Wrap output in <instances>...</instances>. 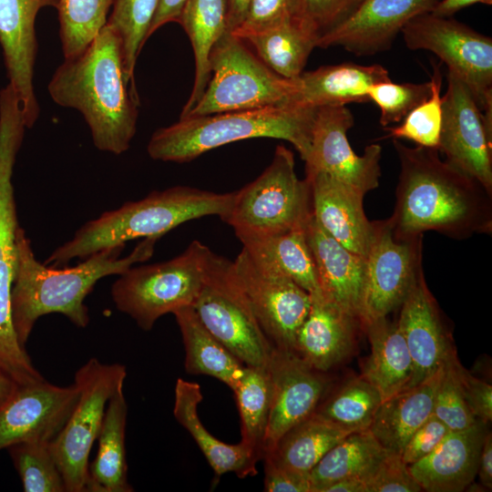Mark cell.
Instances as JSON below:
<instances>
[{"label":"cell","instance_id":"obj_26","mask_svg":"<svg viewBox=\"0 0 492 492\" xmlns=\"http://www.w3.org/2000/svg\"><path fill=\"white\" fill-rule=\"evenodd\" d=\"M381 65L363 66L347 62L323 66L302 72L296 80V90L289 106L318 108L370 101L368 90L375 83L389 80Z\"/></svg>","mask_w":492,"mask_h":492},{"label":"cell","instance_id":"obj_3","mask_svg":"<svg viewBox=\"0 0 492 492\" xmlns=\"http://www.w3.org/2000/svg\"><path fill=\"white\" fill-rule=\"evenodd\" d=\"M159 237L144 238L128 255L119 258L125 244L99 251L74 267L56 269L39 262L26 231H16V270L11 292L13 325L19 343H26L37 319L49 313L65 315L77 327L89 323L84 301L102 278L119 275L149 260Z\"/></svg>","mask_w":492,"mask_h":492},{"label":"cell","instance_id":"obj_10","mask_svg":"<svg viewBox=\"0 0 492 492\" xmlns=\"http://www.w3.org/2000/svg\"><path fill=\"white\" fill-rule=\"evenodd\" d=\"M191 307L205 328L245 366L267 367L274 346L241 292L232 261L210 251Z\"/></svg>","mask_w":492,"mask_h":492},{"label":"cell","instance_id":"obj_56","mask_svg":"<svg viewBox=\"0 0 492 492\" xmlns=\"http://www.w3.org/2000/svg\"><path fill=\"white\" fill-rule=\"evenodd\" d=\"M17 384L0 372V406H2L16 389Z\"/></svg>","mask_w":492,"mask_h":492},{"label":"cell","instance_id":"obj_43","mask_svg":"<svg viewBox=\"0 0 492 492\" xmlns=\"http://www.w3.org/2000/svg\"><path fill=\"white\" fill-rule=\"evenodd\" d=\"M458 361L453 351L443 364L434 398L433 415L450 431L466 430L477 421L463 395L456 369Z\"/></svg>","mask_w":492,"mask_h":492},{"label":"cell","instance_id":"obj_12","mask_svg":"<svg viewBox=\"0 0 492 492\" xmlns=\"http://www.w3.org/2000/svg\"><path fill=\"white\" fill-rule=\"evenodd\" d=\"M401 33L411 50H427L462 81L486 116H492V39L451 17L431 12L408 21Z\"/></svg>","mask_w":492,"mask_h":492},{"label":"cell","instance_id":"obj_20","mask_svg":"<svg viewBox=\"0 0 492 492\" xmlns=\"http://www.w3.org/2000/svg\"><path fill=\"white\" fill-rule=\"evenodd\" d=\"M438 0H364L334 30L321 37L317 47L343 46L357 56L389 49L413 17L431 12Z\"/></svg>","mask_w":492,"mask_h":492},{"label":"cell","instance_id":"obj_23","mask_svg":"<svg viewBox=\"0 0 492 492\" xmlns=\"http://www.w3.org/2000/svg\"><path fill=\"white\" fill-rule=\"evenodd\" d=\"M400 307L396 323L413 362V387L434 375L455 350L423 272Z\"/></svg>","mask_w":492,"mask_h":492},{"label":"cell","instance_id":"obj_52","mask_svg":"<svg viewBox=\"0 0 492 492\" xmlns=\"http://www.w3.org/2000/svg\"><path fill=\"white\" fill-rule=\"evenodd\" d=\"M477 475L483 487L492 488V435L487 431L485 436L479 456Z\"/></svg>","mask_w":492,"mask_h":492},{"label":"cell","instance_id":"obj_5","mask_svg":"<svg viewBox=\"0 0 492 492\" xmlns=\"http://www.w3.org/2000/svg\"><path fill=\"white\" fill-rule=\"evenodd\" d=\"M315 111L283 106L186 117L157 129L147 151L156 160L183 163L223 145L272 138L290 142L305 160Z\"/></svg>","mask_w":492,"mask_h":492},{"label":"cell","instance_id":"obj_40","mask_svg":"<svg viewBox=\"0 0 492 492\" xmlns=\"http://www.w3.org/2000/svg\"><path fill=\"white\" fill-rule=\"evenodd\" d=\"M158 5L159 0H112L113 10L107 23L120 38L126 77L134 89L137 58L149 38Z\"/></svg>","mask_w":492,"mask_h":492},{"label":"cell","instance_id":"obj_34","mask_svg":"<svg viewBox=\"0 0 492 492\" xmlns=\"http://www.w3.org/2000/svg\"><path fill=\"white\" fill-rule=\"evenodd\" d=\"M255 49L257 56L277 75L297 78L308 57L317 47V36L297 16L268 30L242 39Z\"/></svg>","mask_w":492,"mask_h":492},{"label":"cell","instance_id":"obj_35","mask_svg":"<svg viewBox=\"0 0 492 492\" xmlns=\"http://www.w3.org/2000/svg\"><path fill=\"white\" fill-rule=\"evenodd\" d=\"M348 435L313 413L288 430L262 460L310 476L323 456Z\"/></svg>","mask_w":492,"mask_h":492},{"label":"cell","instance_id":"obj_19","mask_svg":"<svg viewBox=\"0 0 492 492\" xmlns=\"http://www.w3.org/2000/svg\"><path fill=\"white\" fill-rule=\"evenodd\" d=\"M58 0H0V45L9 84L15 89L26 128L37 120L40 108L34 88L37 51L35 24L38 12L56 7Z\"/></svg>","mask_w":492,"mask_h":492},{"label":"cell","instance_id":"obj_38","mask_svg":"<svg viewBox=\"0 0 492 492\" xmlns=\"http://www.w3.org/2000/svg\"><path fill=\"white\" fill-rule=\"evenodd\" d=\"M232 391L241 418V442L251 448L261 460L271 404L267 367L246 366Z\"/></svg>","mask_w":492,"mask_h":492},{"label":"cell","instance_id":"obj_46","mask_svg":"<svg viewBox=\"0 0 492 492\" xmlns=\"http://www.w3.org/2000/svg\"><path fill=\"white\" fill-rule=\"evenodd\" d=\"M292 16H295L294 0H249L241 24L231 34L244 39Z\"/></svg>","mask_w":492,"mask_h":492},{"label":"cell","instance_id":"obj_1","mask_svg":"<svg viewBox=\"0 0 492 492\" xmlns=\"http://www.w3.org/2000/svg\"><path fill=\"white\" fill-rule=\"evenodd\" d=\"M393 145L400 174L388 220L396 238L427 231L456 240L491 233L492 195L477 180L443 160L436 149L411 148L395 138Z\"/></svg>","mask_w":492,"mask_h":492},{"label":"cell","instance_id":"obj_53","mask_svg":"<svg viewBox=\"0 0 492 492\" xmlns=\"http://www.w3.org/2000/svg\"><path fill=\"white\" fill-rule=\"evenodd\" d=\"M478 3L491 5L492 0H438L431 13L438 16L450 17L457 11Z\"/></svg>","mask_w":492,"mask_h":492},{"label":"cell","instance_id":"obj_49","mask_svg":"<svg viewBox=\"0 0 492 492\" xmlns=\"http://www.w3.org/2000/svg\"><path fill=\"white\" fill-rule=\"evenodd\" d=\"M457 374L466 405L476 419L488 424L492 420V385L475 377L458 361Z\"/></svg>","mask_w":492,"mask_h":492},{"label":"cell","instance_id":"obj_51","mask_svg":"<svg viewBox=\"0 0 492 492\" xmlns=\"http://www.w3.org/2000/svg\"><path fill=\"white\" fill-rule=\"evenodd\" d=\"M186 1L159 0L158 8L149 31V37L159 27L169 22L179 23Z\"/></svg>","mask_w":492,"mask_h":492},{"label":"cell","instance_id":"obj_6","mask_svg":"<svg viewBox=\"0 0 492 492\" xmlns=\"http://www.w3.org/2000/svg\"><path fill=\"white\" fill-rule=\"evenodd\" d=\"M26 125L21 106L12 95L0 97V372L17 385L42 378L17 339L11 313V292L16 270V216L13 169Z\"/></svg>","mask_w":492,"mask_h":492},{"label":"cell","instance_id":"obj_31","mask_svg":"<svg viewBox=\"0 0 492 492\" xmlns=\"http://www.w3.org/2000/svg\"><path fill=\"white\" fill-rule=\"evenodd\" d=\"M128 405L123 388L109 399L103 418L95 459L89 463V492H131L128 480L125 434Z\"/></svg>","mask_w":492,"mask_h":492},{"label":"cell","instance_id":"obj_36","mask_svg":"<svg viewBox=\"0 0 492 492\" xmlns=\"http://www.w3.org/2000/svg\"><path fill=\"white\" fill-rule=\"evenodd\" d=\"M388 453L370 430L349 434L311 470L313 492L343 478L364 479Z\"/></svg>","mask_w":492,"mask_h":492},{"label":"cell","instance_id":"obj_29","mask_svg":"<svg viewBox=\"0 0 492 492\" xmlns=\"http://www.w3.org/2000/svg\"><path fill=\"white\" fill-rule=\"evenodd\" d=\"M441 368L424 382L381 403L369 430L387 451L401 455L414 432L433 414Z\"/></svg>","mask_w":492,"mask_h":492},{"label":"cell","instance_id":"obj_33","mask_svg":"<svg viewBox=\"0 0 492 492\" xmlns=\"http://www.w3.org/2000/svg\"><path fill=\"white\" fill-rule=\"evenodd\" d=\"M173 314L182 336L187 373L212 376L233 390L246 366L205 328L191 306Z\"/></svg>","mask_w":492,"mask_h":492},{"label":"cell","instance_id":"obj_55","mask_svg":"<svg viewBox=\"0 0 492 492\" xmlns=\"http://www.w3.org/2000/svg\"><path fill=\"white\" fill-rule=\"evenodd\" d=\"M321 492H365V488L362 478L348 477L325 486Z\"/></svg>","mask_w":492,"mask_h":492},{"label":"cell","instance_id":"obj_15","mask_svg":"<svg viewBox=\"0 0 492 492\" xmlns=\"http://www.w3.org/2000/svg\"><path fill=\"white\" fill-rule=\"evenodd\" d=\"M437 149L492 195V117L481 111L466 86L451 73L442 97Z\"/></svg>","mask_w":492,"mask_h":492},{"label":"cell","instance_id":"obj_50","mask_svg":"<svg viewBox=\"0 0 492 492\" xmlns=\"http://www.w3.org/2000/svg\"><path fill=\"white\" fill-rule=\"evenodd\" d=\"M264 461V490L268 492H313L309 475Z\"/></svg>","mask_w":492,"mask_h":492},{"label":"cell","instance_id":"obj_22","mask_svg":"<svg viewBox=\"0 0 492 492\" xmlns=\"http://www.w3.org/2000/svg\"><path fill=\"white\" fill-rule=\"evenodd\" d=\"M310 295L311 307L296 333L293 351L312 367L326 373L350 356L362 324L320 290Z\"/></svg>","mask_w":492,"mask_h":492},{"label":"cell","instance_id":"obj_41","mask_svg":"<svg viewBox=\"0 0 492 492\" xmlns=\"http://www.w3.org/2000/svg\"><path fill=\"white\" fill-rule=\"evenodd\" d=\"M50 443L25 441L7 447L25 492H65Z\"/></svg>","mask_w":492,"mask_h":492},{"label":"cell","instance_id":"obj_7","mask_svg":"<svg viewBox=\"0 0 492 492\" xmlns=\"http://www.w3.org/2000/svg\"><path fill=\"white\" fill-rule=\"evenodd\" d=\"M210 251L193 241L169 261L129 267L111 287L117 309L149 331L161 316L192 306L202 287Z\"/></svg>","mask_w":492,"mask_h":492},{"label":"cell","instance_id":"obj_25","mask_svg":"<svg viewBox=\"0 0 492 492\" xmlns=\"http://www.w3.org/2000/svg\"><path fill=\"white\" fill-rule=\"evenodd\" d=\"M321 293L361 322L365 258L343 247L318 224L305 226Z\"/></svg>","mask_w":492,"mask_h":492},{"label":"cell","instance_id":"obj_8","mask_svg":"<svg viewBox=\"0 0 492 492\" xmlns=\"http://www.w3.org/2000/svg\"><path fill=\"white\" fill-rule=\"evenodd\" d=\"M211 76L197 104L183 117L289 106L296 80L270 69L245 45L225 33L210 55Z\"/></svg>","mask_w":492,"mask_h":492},{"label":"cell","instance_id":"obj_28","mask_svg":"<svg viewBox=\"0 0 492 492\" xmlns=\"http://www.w3.org/2000/svg\"><path fill=\"white\" fill-rule=\"evenodd\" d=\"M363 329L371 353L361 375L376 388L383 401L410 388L413 362L397 323L381 317L367 322Z\"/></svg>","mask_w":492,"mask_h":492},{"label":"cell","instance_id":"obj_11","mask_svg":"<svg viewBox=\"0 0 492 492\" xmlns=\"http://www.w3.org/2000/svg\"><path fill=\"white\" fill-rule=\"evenodd\" d=\"M127 370L120 364L90 358L76 373L79 396L69 418L49 444L67 492H87L89 453L97 438L108 403L123 388Z\"/></svg>","mask_w":492,"mask_h":492},{"label":"cell","instance_id":"obj_30","mask_svg":"<svg viewBox=\"0 0 492 492\" xmlns=\"http://www.w3.org/2000/svg\"><path fill=\"white\" fill-rule=\"evenodd\" d=\"M249 255L297 283L310 294L319 290L305 227L272 234H237Z\"/></svg>","mask_w":492,"mask_h":492},{"label":"cell","instance_id":"obj_2","mask_svg":"<svg viewBox=\"0 0 492 492\" xmlns=\"http://www.w3.org/2000/svg\"><path fill=\"white\" fill-rule=\"evenodd\" d=\"M47 90L55 103L81 113L97 149L120 155L129 149L138 97L126 77L120 38L108 23L80 55L64 59Z\"/></svg>","mask_w":492,"mask_h":492},{"label":"cell","instance_id":"obj_45","mask_svg":"<svg viewBox=\"0 0 492 492\" xmlns=\"http://www.w3.org/2000/svg\"><path fill=\"white\" fill-rule=\"evenodd\" d=\"M364 0H294L295 16L318 40L347 20Z\"/></svg>","mask_w":492,"mask_h":492},{"label":"cell","instance_id":"obj_39","mask_svg":"<svg viewBox=\"0 0 492 492\" xmlns=\"http://www.w3.org/2000/svg\"><path fill=\"white\" fill-rule=\"evenodd\" d=\"M112 0H58L59 36L64 59L80 55L108 22Z\"/></svg>","mask_w":492,"mask_h":492},{"label":"cell","instance_id":"obj_16","mask_svg":"<svg viewBox=\"0 0 492 492\" xmlns=\"http://www.w3.org/2000/svg\"><path fill=\"white\" fill-rule=\"evenodd\" d=\"M354 122L343 105L316 108L305 173L325 172L365 195L379 186L382 147L370 144L363 155L355 154L347 138Z\"/></svg>","mask_w":492,"mask_h":492},{"label":"cell","instance_id":"obj_13","mask_svg":"<svg viewBox=\"0 0 492 492\" xmlns=\"http://www.w3.org/2000/svg\"><path fill=\"white\" fill-rule=\"evenodd\" d=\"M422 238H396L388 219L374 221L365 257L361 324L399 308L423 272Z\"/></svg>","mask_w":492,"mask_h":492},{"label":"cell","instance_id":"obj_44","mask_svg":"<svg viewBox=\"0 0 492 492\" xmlns=\"http://www.w3.org/2000/svg\"><path fill=\"white\" fill-rule=\"evenodd\" d=\"M430 81L425 83H394L390 79L372 85L368 97L380 109L383 127L399 123L430 95Z\"/></svg>","mask_w":492,"mask_h":492},{"label":"cell","instance_id":"obj_4","mask_svg":"<svg viewBox=\"0 0 492 492\" xmlns=\"http://www.w3.org/2000/svg\"><path fill=\"white\" fill-rule=\"evenodd\" d=\"M233 199L234 192L216 193L188 186L152 191L139 200L128 201L83 224L44 263L64 266L74 259H85L128 241L161 238L186 221L206 216H219L224 220Z\"/></svg>","mask_w":492,"mask_h":492},{"label":"cell","instance_id":"obj_47","mask_svg":"<svg viewBox=\"0 0 492 492\" xmlns=\"http://www.w3.org/2000/svg\"><path fill=\"white\" fill-rule=\"evenodd\" d=\"M365 492H419L421 487L408 465L395 453H388L363 479Z\"/></svg>","mask_w":492,"mask_h":492},{"label":"cell","instance_id":"obj_32","mask_svg":"<svg viewBox=\"0 0 492 492\" xmlns=\"http://www.w3.org/2000/svg\"><path fill=\"white\" fill-rule=\"evenodd\" d=\"M228 0H187L179 23L189 36L194 54L195 77L190 96L179 118L200 99L211 72L210 55L217 41L227 33Z\"/></svg>","mask_w":492,"mask_h":492},{"label":"cell","instance_id":"obj_27","mask_svg":"<svg viewBox=\"0 0 492 492\" xmlns=\"http://www.w3.org/2000/svg\"><path fill=\"white\" fill-rule=\"evenodd\" d=\"M203 395L199 384L179 378L174 390L173 415L192 436L216 477L234 473L241 478L257 474L260 460L254 451L240 442L231 445L213 436L201 423L198 405Z\"/></svg>","mask_w":492,"mask_h":492},{"label":"cell","instance_id":"obj_37","mask_svg":"<svg viewBox=\"0 0 492 492\" xmlns=\"http://www.w3.org/2000/svg\"><path fill=\"white\" fill-rule=\"evenodd\" d=\"M382 402L376 388L359 375L323 397L314 414L342 431L352 434L369 430Z\"/></svg>","mask_w":492,"mask_h":492},{"label":"cell","instance_id":"obj_9","mask_svg":"<svg viewBox=\"0 0 492 492\" xmlns=\"http://www.w3.org/2000/svg\"><path fill=\"white\" fill-rule=\"evenodd\" d=\"M313 215L309 181L295 172L294 155L278 145L270 165L234 192L223 220L235 234H272L304 228Z\"/></svg>","mask_w":492,"mask_h":492},{"label":"cell","instance_id":"obj_57","mask_svg":"<svg viewBox=\"0 0 492 492\" xmlns=\"http://www.w3.org/2000/svg\"><path fill=\"white\" fill-rule=\"evenodd\" d=\"M1 407V406H0Z\"/></svg>","mask_w":492,"mask_h":492},{"label":"cell","instance_id":"obj_14","mask_svg":"<svg viewBox=\"0 0 492 492\" xmlns=\"http://www.w3.org/2000/svg\"><path fill=\"white\" fill-rule=\"evenodd\" d=\"M241 292L258 323L274 347L293 351L311 295L290 278L256 262L242 248L233 261Z\"/></svg>","mask_w":492,"mask_h":492},{"label":"cell","instance_id":"obj_42","mask_svg":"<svg viewBox=\"0 0 492 492\" xmlns=\"http://www.w3.org/2000/svg\"><path fill=\"white\" fill-rule=\"evenodd\" d=\"M433 69L429 80V97L415 107L401 125L385 128V130L389 131V137L408 139L421 147L438 149L442 126V73L436 63H433Z\"/></svg>","mask_w":492,"mask_h":492},{"label":"cell","instance_id":"obj_24","mask_svg":"<svg viewBox=\"0 0 492 492\" xmlns=\"http://www.w3.org/2000/svg\"><path fill=\"white\" fill-rule=\"evenodd\" d=\"M487 431L479 420L466 430L449 431L433 452L408 465L422 490L461 492L472 485Z\"/></svg>","mask_w":492,"mask_h":492},{"label":"cell","instance_id":"obj_54","mask_svg":"<svg viewBox=\"0 0 492 492\" xmlns=\"http://www.w3.org/2000/svg\"><path fill=\"white\" fill-rule=\"evenodd\" d=\"M249 0H228L227 33H231L241 22Z\"/></svg>","mask_w":492,"mask_h":492},{"label":"cell","instance_id":"obj_48","mask_svg":"<svg viewBox=\"0 0 492 492\" xmlns=\"http://www.w3.org/2000/svg\"><path fill=\"white\" fill-rule=\"evenodd\" d=\"M450 430L433 414L414 432L405 444L401 458L411 465L424 458L441 443Z\"/></svg>","mask_w":492,"mask_h":492},{"label":"cell","instance_id":"obj_18","mask_svg":"<svg viewBox=\"0 0 492 492\" xmlns=\"http://www.w3.org/2000/svg\"><path fill=\"white\" fill-rule=\"evenodd\" d=\"M78 396L75 383L59 386L44 379L17 385L0 407V450L25 441L51 443L69 418Z\"/></svg>","mask_w":492,"mask_h":492},{"label":"cell","instance_id":"obj_21","mask_svg":"<svg viewBox=\"0 0 492 492\" xmlns=\"http://www.w3.org/2000/svg\"><path fill=\"white\" fill-rule=\"evenodd\" d=\"M312 194L313 215L335 241L366 257L374 236V221L364 210V194L323 171L305 173Z\"/></svg>","mask_w":492,"mask_h":492},{"label":"cell","instance_id":"obj_17","mask_svg":"<svg viewBox=\"0 0 492 492\" xmlns=\"http://www.w3.org/2000/svg\"><path fill=\"white\" fill-rule=\"evenodd\" d=\"M267 370L271 404L262 459L292 427L312 415L326 395L330 382L294 351L274 347Z\"/></svg>","mask_w":492,"mask_h":492}]
</instances>
